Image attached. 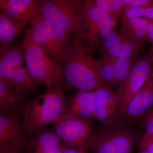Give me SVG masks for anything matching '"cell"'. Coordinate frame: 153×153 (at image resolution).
Wrapping results in <instances>:
<instances>
[{
	"label": "cell",
	"instance_id": "20",
	"mask_svg": "<svg viewBox=\"0 0 153 153\" xmlns=\"http://www.w3.org/2000/svg\"><path fill=\"white\" fill-rule=\"evenodd\" d=\"M143 43L128 35L119 45L104 52V54L112 57H123L134 60L142 48Z\"/></svg>",
	"mask_w": 153,
	"mask_h": 153
},
{
	"label": "cell",
	"instance_id": "22",
	"mask_svg": "<svg viewBox=\"0 0 153 153\" xmlns=\"http://www.w3.org/2000/svg\"><path fill=\"white\" fill-rule=\"evenodd\" d=\"M114 58V57L104 54L101 60H99L100 71L102 78L110 88L114 86L115 71Z\"/></svg>",
	"mask_w": 153,
	"mask_h": 153
},
{
	"label": "cell",
	"instance_id": "9",
	"mask_svg": "<svg viewBox=\"0 0 153 153\" xmlns=\"http://www.w3.org/2000/svg\"><path fill=\"white\" fill-rule=\"evenodd\" d=\"M151 70V57H140L134 62L126 78L118 85L116 94L120 117L123 118L129 103L145 84Z\"/></svg>",
	"mask_w": 153,
	"mask_h": 153
},
{
	"label": "cell",
	"instance_id": "31",
	"mask_svg": "<svg viewBox=\"0 0 153 153\" xmlns=\"http://www.w3.org/2000/svg\"><path fill=\"white\" fill-rule=\"evenodd\" d=\"M64 153H86V150L69 147L64 143Z\"/></svg>",
	"mask_w": 153,
	"mask_h": 153
},
{
	"label": "cell",
	"instance_id": "21",
	"mask_svg": "<svg viewBox=\"0 0 153 153\" xmlns=\"http://www.w3.org/2000/svg\"><path fill=\"white\" fill-rule=\"evenodd\" d=\"M21 28L13 20L1 11L0 13V53L4 52Z\"/></svg>",
	"mask_w": 153,
	"mask_h": 153
},
{
	"label": "cell",
	"instance_id": "13",
	"mask_svg": "<svg viewBox=\"0 0 153 153\" xmlns=\"http://www.w3.org/2000/svg\"><path fill=\"white\" fill-rule=\"evenodd\" d=\"M96 98L94 91L79 90L71 99L66 111L67 114L87 118H95Z\"/></svg>",
	"mask_w": 153,
	"mask_h": 153
},
{
	"label": "cell",
	"instance_id": "16",
	"mask_svg": "<svg viewBox=\"0 0 153 153\" xmlns=\"http://www.w3.org/2000/svg\"><path fill=\"white\" fill-rule=\"evenodd\" d=\"M0 79L7 76L15 68L22 66L25 53L18 44H13L0 53Z\"/></svg>",
	"mask_w": 153,
	"mask_h": 153
},
{
	"label": "cell",
	"instance_id": "10",
	"mask_svg": "<svg viewBox=\"0 0 153 153\" xmlns=\"http://www.w3.org/2000/svg\"><path fill=\"white\" fill-rule=\"evenodd\" d=\"M39 3L36 0H0V9L22 29L38 10Z\"/></svg>",
	"mask_w": 153,
	"mask_h": 153
},
{
	"label": "cell",
	"instance_id": "17",
	"mask_svg": "<svg viewBox=\"0 0 153 153\" xmlns=\"http://www.w3.org/2000/svg\"><path fill=\"white\" fill-rule=\"evenodd\" d=\"M25 94L0 81V111L1 113L17 114L24 105Z\"/></svg>",
	"mask_w": 153,
	"mask_h": 153
},
{
	"label": "cell",
	"instance_id": "14",
	"mask_svg": "<svg viewBox=\"0 0 153 153\" xmlns=\"http://www.w3.org/2000/svg\"><path fill=\"white\" fill-rule=\"evenodd\" d=\"M24 127L17 114L1 113L0 143L19 141L25 143Z\"/></svg>",
	"mask_w": 153,
	"mask_h": 153
},
{
	"label": "cell",
	"instance_id": "32",
	"mask_svg": "<svg viewBox=\"0 0 153 153\" xmlns=\"http://www.w3.org/2000/svg\"><path fill=\"white\" fill-rule=\"evenodd\" d=\"M64 146L65 145L64 143L63 144H61L60 143L57 149L55 151V153H64Z\"/></svg>",
	"mask_w": 153,
	"mask_h": 153
},
{
	"label": "cell",
	"instance_id": "12",
	"mask_svg": "<svg viewBox=\"0 0 153 153\" xmlns=\"http://www.w3.org/2000/svg\"><path fill=\"white\" fill-rule=\"evenodd\" d=\"M153 105V81L150 75L127 107L123 118L131 121L143 116Z\"/></svg>",
	"mask_w": 153,
	"mask_h": 153
},
{
	"label": "cell",
	"instance_id": "27",
	"mask_svg": "<svg viewBox=\"0 0 153 153\" xmlns=\"http://www.w3.org/2000/svg\"><path fill=\"white\" fill-rule=\"evenodd\" d=\"M141 126L145 133H153V105L143 116Z\"/></svg>",
	"mask_w": 153,
	"mask_h": 153
},
{
	"label": "cell",
	"instance_id": "33",
	"mask_svg": "<svg viewBox=\"0 0 153 153\" xmlns=\"http://www.w3.org/2000/svg\"><path fill=\"white\" fill-rule=\"evenodd\" d=\"M151 60H152V70L153 72V54H152V57H151Z\"/></svg>",
	"mask_w": 153,
	"mask_h": 153
},
{
	"label": "cell",
	"instance_id": "15",
	"mask_svg": "<svg viewBox=\"0 0 153 153\" xmlns=\"http://www.w3.org/2000/svg\"><path fill=\"white\" fill-rule=\"evenodd\" d=\"M0 81L25 95L36 90L38 84L27 68L22 66L15 68Z\"/></svg>",
	"mask_w": 153,
	"mask_h": 153
},
{
	"label": "cell",
	"instance_id": "26",
	"mask_svg": "<svg viewBox=\"0 0 153 153\" xmlns=\"http://www.w3.org/2000/svg\"><path fill=\"white\" fill-rule=\"evenodd\" d=\"M24 143L19 141L0 143V153H22Z\"/></svg>",
	"mask_w": 153,
	"mask_h": 153
},
{
	"label": "cell",
	"instance_id": "3",
	"mask_svg": "<svg viewBox=\"0 0 153 153\" xmlns=\"http://www.w3.org/2000/svg\"><path fill=\"white\" fill-rule=\"evenodd\" d=\"M22 47L27 67L38 84L49 88L62 81V64L53 60L26 32Z\"/></svg>",
	"mask_w": 153,
	"mask_h": 153
},
{
	"label": "cell",
	"instance_id": "6",
	"mask_svg": "<svg viewBox=\"0 0 153 153\" xmlns=\"http://www.w3.org/2000/svg\"><path fill=\"white\" fill-rule=\"evenodd\" d=\"M83 25L82 38L90 46L101 45L107 36L113 31L117 24L114 14L99 8L93 1L80 3Z\"/></svg>",
	"mask_w": 153,
	"mask_h": 153
},
{
	"label": "cell",
	"instance_id": "23",
	"mask_svg": "<svg viewBox=\"0 0 153 153\" xmlns=\"http://www.w3.org/2000/svg\"><path fill=\"white\" fill-rule=\"evenodd\" d=\"M99 8L121 18L125 13V0H96L94 1Z\"/></svg>",
	"mask_w": 153,
	"mask_h": 153
},
{
	"label": "cell",
	"instance_id": "37",
	"mask_svg": "<svg viewBox=\"0 0 153 153\" xmlns=\"http://www.w3.org/2000/svg\"></svg>",
	"mask_w": 153,
	"mask_h": 153
},
{
	"label": "cell",
	"instance_id": "36",
	"mask_svg": "<svg viewBox=\"0 0 153 153\" xmlns=\"http://www.w3.org/2000/svg\"><path fill=\"white\" fill-rule=\"evenodd\" d=\"M151 51H152V54H153V43L152 44V48Z\"/></svg>",
	"mask_w": 153,
	"mask_h": 153
},
{
	"label": "cell",
	"instance_id": "30",
	"mask_svg": "<svg viewBox=\"0 0 153 153\" xmlns=\"http://www.w3.org/2000/svg\"><path fill=\"white\" fill-rule=\"evenodd\" d=\"M146 40L152 44L153 43V21L148 25L147 30Z\"/></svg>",
	"mask_w": 153,
	"mask_h": 153
},
{
	"label": "cell",
	"instance_id": "28",
	"mask_svg": "<svg viewBox=\"0 0 153 153\" xmlns=\"http://www.w3.org/2000/svg\"><path fill=\"white\" fill-rule=\"evenodd\" d=\"M140 150L153 153V133H145L139 142Z\"/></svg>",
	"mask_w": 153,
	"mask_h": 153
},
{
	"label": "cell",
	"instance_id": "7",
	"mask_svg": "<svg viewBox=\"0 0 153 153\" xmlns=\"http://www.w3.org/2000/svg\"><path fill=\"white\" fill-rule=\"evenodd\" d=\"M30 22V29L26 32L30 38L47 53L60 60L63 50L70 44V33L47 22L38 8Z\"/></svg>",
	"mask_w": 153,
	"mask_h": 153
},
{
	"label": "cell",
	"instance_id": "24",
	"mask_svg": "<svg viewBox=\"0 0 153 153\" xmlns=\"http://www.w3.org/2000/svg\"><path fill=\"white\" fill-rule=\"evenodd\" d=\"M122 16L128 18L143 17L153 21V1L151 0L143 5L128 9Z\"/></svg>",
	"mask_w": 153,
	"mask_h": 153
},
{
	"label": "cell",
	"instance_id": "29",
	"mask_svg": "<svg viewBox=\"0 0 153 153\" xmlns=\"http://www.w3.org/2000/svg\"><path fill=\"white\" fill-rule=\"evenodd\" d=\"M151 0H125L126 11L128 9L143 5Z\"/></svg>",
	"mask_w": 153,
	"mask_h": 153
},
{
	"label": "cell",
	"instance_id": "2",
	"mask_svg": "<svg viewBox=\"0 0 153 153\" xmlns=\"http://www.w3.org/2000/svg\"><path fill=\"white\" fill-rule=\"evenodd\" d=\"M63 81L55 84L38 98L24 105L22 110L24 130L29 135L42 132L63 113L65 108Z\"/></svg>",
	"mask_w": 153,
	"mask_h": 153
},
{
	"label": "cell",
	"instance_id": "8",
	"mask_svg": "<svg viewBox=\"0 0 153 153\" xmlns=\"http://www.w3.org/2000/svg\"><path fill=\"white\" fill-rule=\"evenodd\" d=\"M55 132L69 147L87 150L93 122L87 118L62 114L53 123Z\"/></svg>",
	"mask_w": 153,
	"mask_h": 153
},
{
	"label": "cell",
	"instance_id": "19",
	"mask_svg": "<svg viewBox=\"0 0 153 153\" xmlns=\"http://www.w3.org/2000/svg\"><path fill=\"white\" fill-rule=\"evenodd\" d=\"M121 22L124 30L131 38L144 43L146 40L148 25L152 21L142 17L126 18L122 16Z\"/></svg>",
	"mask_w": 153,
	"mask_h": 153
},
{
	"label": "cell",
	"instance_id": "34",
	"mask_svg": "<svg viewBox=\"0 0 153 153\" xmlns=\"http://www.w3.org/2000/svg\"><path fill=\"white\" fill-rule=\"evenodd\" d=\"M150 76H151V78H152V79L153 81V71H151L150 73L149 74Z\"/></svg>",
	"mask_w": 153,
	"mask_h": 153
},
{
	"label": "cell",
	"instance_id": "35",
	"mask_svg": "<svg viewBox=\"0 0 153 153\" xmlns=\"http://www.w3.org/2000/svg\"><path fill=\"white\" fill-rule=\"evenodd\" d=\"M139 153H151L150 152H146V151H139Z\"/></svg>",
	"mask_w": 153,
	"mask_h": 153
},
{
	"label": "cell",
	"instance_id": "25",
	"mask_svg": "<svg viewBox=\"0 0 153 153\" xmlns=\"http://www.w3.org/2000/svg\"><path fill=\"white\" fill-rule=\"evenodd\" d=\"M128 35L123 29L120 31L113 30L108 34L101 46L104 52L117 47L124 41Z\"/></svg>",
	"mask_w": 153,
	"mask_h": 153
},
{
	"label": "cell",
	"instance_id": "1",
	"mask_svg": "<svg viewBox=\"0 0 153 153\" xmlns=\"http://www.w3.org/2000/svg\"><path fill=\"white\" fill-rule=\"evenodd\" d=\"M60 61L62 76L72 87L86 91L109 87L100 75L99 60L94 58L90 47L81 38L76 37L64 49Z\"/></svg>",
	"mask_w": 153,
	"mask_h": 153
},
{
	"label": "cell",
	"instance_id": "5",
	"mask_svg": "<svg viewBox=\"0 0 153 153\" xmlns=\"http://www.w3.org/2000/svg\"><path fill=\"white\" fill-rule=\"evenodd\" d=\"M140 138L130 128L106 126L93 132L89 147L92 153H131Z\"/></svg>",
	"mask_w": 153,
	"mask_h": 153
},
{
	"label": "cell",
	"instance_id": "4",
	"mask_svg": "<svg viewBox=\"0 0 153 153\" xmlns=\"http://www.w3.org/2000/svg\"><path fill=\"white\" fill-rule=\"evenodd\" d=\"M80 3L70 0L40 1L38 10L53 26L82 38L83 25Z\"/></svg>",
	"mask_w": 153,
	"mask_h": 153
},
{
	"label": "cell",
	"instance_id": "18",
	"mask_svg": "<svg viewBox=\"0 0 153 153\" xmlns=\"http://www.w3.org/2000/svg\"><path fill=\"white\" fill-rule=\"evenodd\" d=\"M60 144V139L55 132L42 131L30 140L28 153H55Z\"/></svg>",
	"mask_w": 153,
	"mask_h": 153
},
{
	"label": "cell",
	"instance_id": "11",
	"mask_svg": "<svg viewBox=\"0 0 153 153\" xmlns=\"http://www.w3.org/2000/svg\"><path fill=\"white\" fill-rule=\"evenodd\" d=\"M94 92L96 98L95 118L108 126L118 114L120 115L116 92L110 87L100 88Z\"/></svg>",
	"mask_w": 153,
	"mask_h": 153
}]
</instances>
